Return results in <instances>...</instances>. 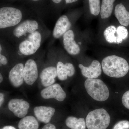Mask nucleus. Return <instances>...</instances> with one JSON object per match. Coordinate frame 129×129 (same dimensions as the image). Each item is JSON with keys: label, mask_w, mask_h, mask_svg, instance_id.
<instances>
[{"label": "nucleus", "mask_w": 129, "mask_h": 129, "mask_svg": "<svg viewBox=\"0 0 129 129\" xmlns=\"http://www.w3.org/2000/svg\"><path fill=\"white\" fill-rule=\"evenodd\" d=\"M45 28L39 19H24L15 27L2 32L7 39L16 45L32 33Z\"/></svg>", "instance_id": "nucleus-1"}, {"label": "nucleus", "mask_w": 129, "mask_h": 129, "mask_svg": "<svg viewBox=\"0 0 129 129\" xmlns=\"http://www.w3.org/2000/svg\"><path fill=\"white\" fill-rule=\"evenodd\" d=\"M50 34V32L46 28L37 30L15 45L14 49H16L20 55H32L39 50L43 42Z\"/></svg>", "instance_id": "nucleus-2"}, {"label": "nucleus", "mask_w": 129, "mask_h": 129, "mask_svg": "<svg viewBox=\"0 0 129 129\" xmlns=\"http://www.w3.org/2000/svg\"><path fill=\"white\" fill-rule=\"evenodd\" d=\"M102 67L104 73L112 78H122L129 70L127 61L123 58L114 55L104 58L102 62Z\"/></svg>", "instance_id": "nucleus-3"}, {"label": "nucleus", "mask_w": 129, "mask_h": 129, "mask_svg": "<svg viewBox=\"0 0 129 129\" xmlns=\"http://www.w3.org/2000/svg\"><path fill=\"white\" fill-rule=\"evenodd\" d=\"M20 9L11 7L0 8V29L1 32L15 27L24 20Z\"/></svg>", "instance_id": "nucleus-4"}, {"label": "nucleus", "mask_w": 129, "mask_h": 129, "mask_svg": "<svg viewBox=\"0 0 129 129\" xmlns=\"http://www.w3.org/2000/svg\"><path fill=\"white\" fill-rule=\"evenodd\" d=\"M84 85L88 94L96 101L103 102L108 99L109 96L108 88L101 80L88 78Z\"/></svg>", "instance_id": "nucleus-5"}, {"label": "nucleus", "mask_w": 129, "mask_h": 129, "mask_svg": "<svg viewBox=\"0 0 129 129\" xmlns=\"http://www.w3.org/2000/svg\"><path fill=\"white\" fill-rule=\"evenodd\" d=\"M111 117L104 109H95L88 114L86 118L88 129H106L110 124Z\"/></svg>", "instance_id": "nucleus-6"}, {"label": "nucleus", "mask_w": 129, "mask_h": 129, "mask_svg": "<svg viewBox=\"0 0 129 129\" xmlns=\"http://www.w3.org/2000/svg\"><path fill=\"white\" fill-rule=\"evenodd\" d=\"M62 38L63 45L65 50L69 55L76 56L80 52V47L75 39L73 30H69L63 35Z\"/></svg>", "instance_id": "nucleus-7"}, {"label": "nucleus", "mask_w": 129, "mask_h": 129, "mask_svg": "<svg viewBox=\"0 0 129 129\" xmlns=\"http://www.w3.org/2000/svg\"><path fill=\"white\" fill-rule=\"evenodd\" d=\"M30 105L23 99L14 98L8 102V107L10 111L17 117L23 118L27 114Z\"/></svg>", "instance_id": "nucleus-8"}, {"label": "nucleus", "mask_w": 129, "mask_h": 129, "mask_svg": "<svg viewBox=\"0 0 129 129\" xmlns=\"http://www.w3.org/2000/svg\"><path fill=\"white\" fill-rule=\"evenodd\" d=\"M24 82L29 85H31L37 80L38 77V66L34 59H28L24 65L23 71Z\"/></svg>", "instance_id": "nucleus-9"}, {"label": "nucleus", "mask_w": 129, "mask_h": 129, "mask_svg": "<svg viewBox=\"0 0 129 129\" xmlns=\"http://www.w3.org/2000/svg\"><path fill=\"white\" fill-rule=\"evenodd\" d=\"M41 96L45 99H54L62 102L66 98V94L61 86L58 84H55L47 86L41 92Z\"/></svg>", "instance_id": "nucleus-10"}, {"label": "nucleus", "mask_w": 129, "mask_h": 129, "mask_svg": "<svg viewBox=\"0 0 129 129\" xmlns=\"http://www.w3.org/2000/svg\"><path fill=\"white\" fill-rule=\"evenodd\" d=\"M72 27V22L68 16L63 15L60 16L53 28L52 37L55 39H61L66 32L71 29Z\"/></svg>", "instance_id": "nucleus-11"}, {"label": "nucleus", "mask_w": 129, "mask_h": 129, "mask_svg": "<svg viewBox=\"0 0 129 129\" xmlns=\"http://www.w3.org/2000/svg\"><path fill=\"white\" fill-rule=\"evenodd\" d=\"M24 65L22 63H19L13 66L9 71V81L15 88H18L23 84Z\"/></svg>", "instance_id": "nucleus-12"}, {"label": "nucleus", "mask_w": 129, "mask_h": 129, "mask_svg": "<svg viewBox=\"0 0 129 129\" xmlns=\"http://www.w3.org/2000/svg\"><path fill=\"white\" fill-rule=\"evenodd\" d=\"M55 109L47 106H37L34 109V113L37 120L45 124H48L55 112Z\"/></svg>", "instance_id": "nucleus-13"}, {"label": "nucleus", "mask_w": 129, "mask_h": 129, "mask_svg": "<svg viewBox=\"0 0 129 129\" xmlns=\"http://www.w3.org/2000/svg\"><path fill=\"white\" fill-rule=\"evenodd\" d=\"M57 77L56 66H49L44 68L40 74L42 84L47 87L53 84Z\"/></svg>", "instance_id": "nucleus-14"}, {"label": "nucleus", "mask_w": 129, "mask_h": 129, "mask_svg": "<svg viewBox=\"0 0 129 129\" xmlns=\"http://www.w3.org/2000/svg\"><path fill=\"white\" fill-rule=\"evenodd\" d=\"M82 75L88 78L96 79L102 73V66L97 60H94L89 67H86L83 64H79Z\"/></svg>", "instance_id": "nucleus-15"}, {"label": "nucleus", "mask_w": 129, "mask_h": 129, "mask_svg": "<svg viewBox=\"0 0 129 129\" xmlns=\"http://www.w3.org/2000/svg\"><path fill=\"white\" fill-rule=\"evenodd\" d=\"M57 77L58 79L64 81L67 79L68 76L72 77L75 73V67L72 63H64L61 61L58 62L56 65Z\"/></svg>", "instance_id": "nucleus-16"}, {"label": "nucleus", "mask_w": 129, "mask_h": 129, "mask_svg": "<svg viewBox=\"0 0 129 129\" xmlns=\"http://www.w3.org/2000/svg\"><path fill=\"white\" fill-rule=\"evenodd\" d=\"M114 14L119 23L122 26L128 27L129 25V12L128 11L122 3L116 5Z\"/></svg>", "instance_id": "nucleus-17"}, {"label": "nucleus", "mask_w": 129, "mask_h": 129, "mask_svg": "<svg viewBox=\"0 0 129 129\" xmlns=\"http://www.w3.org/2000/svg\"><path fill=\"white\" fill-rule=\"evenodd\" d=\"M39 123L37 119L32 116H25L19 122V129H38Z\"/></svg>", "instance_id": "nucleus-18"}, {"label": "nucleus", "mask_w": 129, "mask_h": 129, "mask_svg": "<svg viewBox=\"0 0 129 129\" xmlns=\"http://www.w3.org/2000/svg\"><path fill=\"white\" fill-rule=\"evenodd\" d=\"M65 124L71 129H86V124L84 118H78L70 116L66 119Z\"/></svg>", "instance_id": "nucleus-19"}, {"label": "nucleus", "mask_w": 129, "mask_h": 129, "mask_svg": "<svg viewBox=\"0 0 129 129\" xmlns=\"http://www.w3.org/2000/svg\"><path fill=\"white\" fill-rule=\"evenodd\" d=\"M115 0H102L100 14L102 19L108 18L111 16L113 9Z\"/></svg>", "instance_id": "nucleus-20"}, {"label": "nucleus", "mask_w": 129, "mask_h": 129, "mask_svg": "<svg viewBox=\"0 0 129 129\" xmlns=\"http://www.w3.org/2000/svg\"><path fill=\"white\" fill-rule=\"evenodd\" d=\"M104 35L106 40L109 43L117 44V28L113 25H110L105 29Z\"/></svg>", "instance_id": "nucleus-21"}, {"label": "nucleus", "mask_w": 129, "mask_h": 129, "mask_svg": "<svg viewBox=\"0 0 129 129\" xmlns=\"http://www.w3.org/2000/svg\"><path fill=\"white\" fill-rule=\"evenodd\" d=\"M117 44H120L123 40L127 39L128 35V32L124 26H119L117 28Z\"/></svg>", "instance_id": "nucleus-22"}, {"label": "nucleus", "mask_w": 129, "mask_h": 129, "mask_svg": "<svg viewBox=\"0 0 129 129\" xmlns=\"http://www.w3.org/2000/svg\"><path fill=\"white\" fill-rule=\"evenodd\" d=\"M90 12L92 15L97 16L101 11L100 0H89Z\"/></svg>", "instance_id": "nucleus-23"}, {"label": "nucleus", "mask_w": 129, "mask_h": 129, "mask_svg": "<svg viewBox=\"0 0 129 129\" xmlns=\"http://www.w3.org/2000/svg\"><path fill=\"white\" fill-rule=\"evenodd\" d=\"M129 122L127 120H122L114 125L113 129H128Z\"/></svg>", "instance_id": "nucleus-24"}, {"label": "nucleus", "mask_w": 129, "mask_h": 129, "mask_svg": "<svg viewBox=\"0 0 129 129\" xmlns=\"http://www.w3.org/2000/svg\"><path fill=\"white\" fill-rule=\"evenodd\" d=\"M122 102L124 107L129 109V90L126 91L123 95Z\"/></svg>", "instance_id": "nucleus-25"}, {"label": "nucleus", "mask_w": 129, "mask_h": 129, "mask_svg": "<svg viewBox=\"0 0 129 129\" xmlns=\"http://www.w3.org/2000/svg\"><path fill=\"white\" fill-rule=\"evenodd\" d=\"M0 63L1 66H5L8 63L7 57L2 53H0Z\"/></svg>", "instance_id": "nucleus-26"}, {"label": "nucleus", "mask_w": 129, "mask_h": 129, "mask_svg": "<svg viewBox=\"0 0 129 129\" xmlns=\"http://www.w3.org/2000/svg\"><path fill=\"white\" fill-rule=\"evenodd\" d=\"M42 129H56L55 126L51 123L47 124Z\"/></svg>", "instance_id": "nucleus-27"}, {"label": "nucleus", "mask_w": 129, "mask_h": 129, "mask_svg": "<svg viewBox=\"0 0 129 129\" xmlns=\"http://www.w3.org/2000/svg\"><path fill=\"white\" fill-rule=\"evenodd\" d=\"M4 101V94L1 92L0 93V106L1 107Z\"/></svg>", "instance_id": "nucleus-28"}, {"label": "nucleus", "mask_w": 129, "mask_h": 129, "mask_svg": "<svg viewBox=\"0 0 129 129\" xmlns=\"http://www.w3.org/2000/svg\"><path fill=\"white\" fill-rule=\"evenodd\" d=\"M78 1V0H65V1L66 4H70V3L76 2Z\"/></svg>", "instance_id": "nucleus-29"}, {"label": "nucleus", "mask_w": 129, "mask_h": 129, "mask_svg": "<svg viewBox=\"0 0 129 129\" xmlns=\"http://www.w3.org/2000/svg\"><path fill=\"white\" fill-rule=\"evenodd\" d=\"M1 129H16L14 127L11 126H5Z\"/></svg>", "instance_id": "nucleus-30"}, {"label": "nucleus", "mask_w": 129, "mask_h": 129, "mask_svg": "<svg viewBox=\"0 0 129 129\" xmlns=\"http://www.w3.org/2000/svg\"><path fill=\"white\" fill-rule=\"evenodd\" d=\"M53 3L56 4H58L61 2L62 0H51Z\"/></svg>", "instance_id": "nucleus-31"}, {"label": "nucleus", "mask_w": 129, "mask_h": 129, "mask_svg": "<svg viewBox=\"0 0 129 129\" xmlns=\"http://www.w3.org/2000/svg\"><path fill=\"white\" fill-rule=\"evenodd\" d=\"M3 80V77L2 74L1 73L0 74V82L1 83L2 82Z\"/></svg>", "instance_id": "nucleus-32"}, {"label": "nucleus", "mask_w": 129, "mask_h": 129, "mask_svg": "<svg viewBox=\"0 0 129 129\" xmlns=\"http://www.w3.org/2000/svg\"><path fill=\"white\" fill-rule=\"evenodd\" d=\"M30 1H32L33 2H37L41 0H30Z\"/></svg>", "instance_id": "nucleus-33"}]
</instances>
